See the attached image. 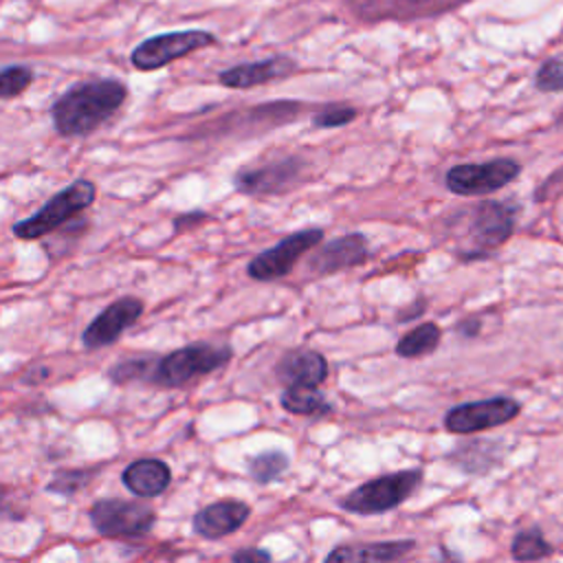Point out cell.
<instances>
[{
    "label": "cell",
    "mask_w": 563,
    "mask_h": 563,
    "mask_svg": "<svg viewBox=\"0 0 563 563\" xmlns=\"http://www.w3.org/2000/svg\"><path fill=\"white\" fill-rule=\"evenodd\" d=\"M125 97V84L112 77L73 84L51 106L53 128L66 139L88 136L117 114Z\"/></svg>",
    "instance_id": "1"
},
{
    "label": "cell",
    "mask_w": 563,
    "mask_h": 563,
    "mask_svg": "<svg viewBox=\"0 0 563 563\" xmlns=\"http://www.w3.org/2000/svg\"><path fill=\"white\" fill-rule=\"evenodd\" d=\"M97 198L95 183L86 178L73 180L68 187L57 191L48 202H44L33 216L15 222L13 235L20 240H37L53 231H57L62 224L86 211Z\"/></svg>",
    "instance_id": "2"
},
{
    "label": "cell",
    "mask_w": 563,
    "mask_h": 563,
    "mask_svg": "<svg viewBox=\"0 0 563 563\" xmlns=\"http://www.w3.org/2000/svg\"><path fill=\"white\" fill-rule=\"evenodd\" d=\"M233 352L229 345L216 343H189L178 350H172L165 356H158L150 385L156 387H183L185 383L211 374L224 367L231 361Z\"/></svg>",
    "instance_id": "3"
},
{
    "label": "cell",
    "mask_w": 563,
    "mask_h": 563,
    "mask_svg": "<svg viewBox=\"0 0 563 563\" xmlns=\"http://www.w3.org/2000/svg\"><path fill=\"white\" fill-rule=\"evenodd\" d=\"M420 484V468L394 471L356 486L339 501V506L354 515H383L387 510L398 508L405 499H409Z\"/></svg>",
    "instance_id": "4"
},
{
    "label": "cell",
    "mask_w": 563,
    "mask_h": 563,
    "mask_svg": "<svg viewBox=\"0 0 563 563\" xmlns=\"http://www.w3.org/2000/svg\"><path fill=\"white\" fill-rule=\"evenodd\" d=\"M88 517L92 528L108 539H139L145 537L156 523V512L152 506L119 497L97 499L90 506Z\"/></svg>",
    "instance_id": "5"
},
{
    "label": "cell",
    "mask_w": 563,
    "mask_h": 563,
    "mask_svg": "<svg viewBox=\"0 0 563 563\" xmlns=\"http://www.w3.org/2000/svg\"><path fill=\"white\" fill-rule=\"evenodd\" d=\"M306 172L308 163L301 156H279L238 169L233 187L246 196H275L295 189Z\"/></svg>",
    "instance_id": "6"
},
{
    "label": "cell",
    "mask_w": 563,
    "mask_h": 563,
    "mask_svg": "<svg viewBox=\"0 0 563 563\" xmlns=\"http://www.w3.org/2000/svg\"><path fill=\"white\" fill-rule=\"evenodd\" d=\"M216 44V35L202 29L169 31L143 40L130 55V62L136 70H156L180 57H187L194 51Z\"/></svg>",
    "instance_id": "7"
},
{
    "label": "cell",
    "mask_w": 563,
    "mask_h": 563,
    "mask_svg": "<svg viewBox=\"0 0 563 563\" xmlns=\"http://www.w3.org/2000/svg\"><path fill=\"white\" fill-rule=\"evenodd\" d=\"M321 240H323L321 227H308L297 233H290L284 240H279L275 246L257 253L251 260L246 273L255 282H275L279 277H286L295 268L299 257H303L314 246H319Z\"/></svg>",
    "instance_id": "8"
},
{
    "label": "cell",
    "mask_w": 563,
    "mask_h": 563,
    "mask_svg": "<svg viewBox=\"0 0 563 563\" xmlns=\"http://www.w3.org/2000/svg\"><path fill=\"white\" fill-rule=\"evenodd\" d=\"M521 167L512 158H493L486 163H460L446 172V189L457 196L493 194L519 176Z\"/></svg>",
    "instance_id": "9"
},
{
    "label": "cell",
    "mask_w": 563,
    "mask_h": 563,
    "mask_svg": "<svg viewBox=\"0 0 563 563\" xmlns=\"http://www.w3.org/2000/svg\"><path fill=\"white\" fill-rule=\"evenodd\" d=\"M521 411V405L508 396H495L484 400H471L455 405L444 416V427L451 433L468 435L484 429H493L510 422Z\"/></svg>",
    "instance_id": "10"
},
{
    "label": "cell",
    "mask_w": 563,
    "mask_h": 563,
    "mask_svg": "<svg viewBox=\"0 0 563 563\" xmlns=\"http://www.w3.org/2000/svg\"><path fill=\"white\" fill-rule=\"evenodd\" d=\"M517 209L510 202L484 200L471 209L468 238L475 246L473 257H484L488 251L501 246L515 231Z\"/></svg>",
    "instance_id": "11"
},
{
    "label": "cell",
    "mask_w": 563,
    "mask_h": 563,
    "mask_svg": "<svg viewBox=\"0 0 563 563\" xmlns=\"http://www.w3.org/2000/svg\"><path fill=\"white\" fill-rule=\"evenodd\" d=\"M143 301L139 297H119L106 306L84 330L81 343L86 350L95 352L119 341V336L132 328L143 314Z\"/></svg>",
    "instance_id": "12"
},
{
    "label": "cell",
    "mask_w": 563,
    "mask_h": 563,
    "mask_svg": "<svg viewBox=\"0 0 563 563\" xmlns=\"http://www.w3.org/2000/svg\"><path fill=\"white\" fill-rule=\"evenodd\" d=\"M369 257L367 240L363 233H345L325 244H319L308 260V268L323 277L350 266H361Z\"/></svg>",
    "instance_id": "13"
},
{
    "label": "cell",
    "mask_w": 563,
    "mask_h": 563,
    "mask_svg": "<svg viewBox=\"0 0 563 563\" xmlns=\"http://www.w3.org/2000/svg\"><path fill=\"white\" fill-rule=\"evenodd\" d=\"M251 506L242 499H220L202 506L194 519L191 528L202 539H222L233 534L249 519Z\"/></svg>",
    "instance_id": "14"
},
{
    "label": "cell",
    "mask_w": 563,
    "mask_h": 563,
    "mask_svg": "<svg viewBox=\"0 0 563 563\" xmlns=\"http://www.w3.org/2000/svg\"><path fill=\"white\" fill-rule=\"evenodd\" d=\"M295 70H297L295 59H290L286 55H275V57L231 66V68L222 70L218 75V79L227 88L244 90V88H255V86H262V84H268L275 79H284V77L292 75Z\"/></svg>",
    "instance_id": "15"
},
{
    "label": "cell",
    "mask_w": 563,
    "mask_h": 563,
    "mask_svg": "<svg viewBox=\"0 0 563 563\" xmlns=\"http://www.w3.org/2000/svg\"><path fill=\"white\" fill-rule=\"evenodd\" d=\"M275 376L288 385H312L319 387L328 378V361L321 352L310 347H295L279 356L275 363Z\"/></svg>",
    "instance_id": "16"
},
{
    "label": "cell",
    "mask_w": 563,
    "mask_h": 563,
    "mask_svg": "<svg viewBox=\"0 0 563 563\" xmlns=\"http://www.w3.org/2000/svg\"><path fill=\"white\" fill-rule=\"evenodd\" d=\"M121 482L132 495L141 499H152L167 490V486L172 484V471L158 457H141L123 468Z\"/></svg>",
    "instance_id": "17"
},
{
    "label": "cell",
    "mask_w": 563,
    "mask_h": 563,
    "mask_svg": "<svg viewBox=\"0 0 563 563\" xmlns=\"http://www.w3.org/2000/svg\"><path fill=\"white\" fill-rule=\"evenodd\" d=\"M416 548L413 539H396V541H376V543H358V545H339L328 552L325 561H398L407 556Z\"/></svg>",
    "instance_id": "18"
},
{
    "label": "cell",
    "mask_w": 563,
    "mask_h": 563,
    "mask_svg": "<svg viewBox=\"0 0 563 563\" xmlns=\"http://www.w3.org/2000/svg\"><path fill=\"white\" fill-rule=\"evenodd\" d=\"M279 405L295 416H325L332 411V405L325 400V396L319 391V387L312 385H288L282 396Z\"/></svg>",
    "instance_id": "19"
},
{
    "label": "cell",
    "mask_w": 563,
    "mask_h": 563,
    "mask_svg": "<svg viewBox=\"0 0 563 563\" xmlns=\"http://www.w3.org/2000/svg\"><path fill=\"white\" fill-rule=\"evenodd\" d=\"M440 339H442V330L438 323L433 321L420 323L400 336V341L396 343V354L402 358L427 356L440 345Z\"/></svg>",
    "instance_id": "20"
},
{
    "label": "cell",
    "mask_w": 563,
    "mask_h": 563,
    "mask_svg": "<svg viewBox=\"0 0 563 563\" xmlns=\"http://www.w3.org/2000/svg\"><path fill=\"white\" fill-rule=\"evenodd\" d=\"M290 466V460L284 451L279 449H266L255 453L253 457L246 460V468L249 475L257 482V484H271L277 482Z\"/></svg>",
    "instance_id": "21"
},
{
    "label": "cell",
    "mask_w": 563,
    "mask_h": 563,
    "mask_svg": "<svg viewBox=\"0 0 563 563\" xmlns=\"http://www.w3.org/2000/svg\"><path fill=\"white\" fill-rule=\"evenodd\" d=\"M156 363H158V356H154V354L130 356V358H123V361L114 363V365L108 369V378H110L114 385H128V383H136V380L150 383Z\"/></svg>",
    "instance_id": "22"
},
{
    "label": "cell",
    "mask_w": 563,
    "mask_h": 563,
    "mask_svg": "<svg viewBox=\"0 0 563 563\" xmlns=\"http://www.w3.org/2000/svg\"><path fill=\"white\" fill-rule=\"evenodd\" d=\"M510 554L515 561H537V559L550 556L552 545L543 539V534L537 528H532V530H523V532L515 534Z\"/></svg>",
    "instance_id": "23"
},
{
    "label": "cell",
    "mask_w": 563,
    "mask_h": 563,
    "mask_svg": "<svg viewBox=\"0 0 563 563\" xmlns=\"http://www.w3.org/2000/svg\"><path fill=\"white\" fill-rule=\"evenodd\" d=\"M95 477L92 468H68V471H57L51 482L46 484V493L62 495V497H73L79 490H84Z\"/></svg>",
    "instance_id": "24"
},
{
    "label": "cell",
    "mask_w": 563,
    "mask_h": 563,
    "mask_svg": "<svg viewBox=\"0 0 563 563\" xmlns=\"http://www.w3.org/2000/svg\"><path fill=\"white\" fill-rule=\"evenodd\" d=\"M33 81V70L22 64H11L4 66L0 73V97L11 99L24 92Z\"/></svg>",
    "instance_id": "25"
},
{
    "label": "cell",
    "mask_w": 563,
    "mask_h": 563,
    "mask_svg": "<svg viewBox=\"0 0 563 563\" xmlns=\"http://www.w3.org/2000/svg\"><path fill=\"white\" fill-rule=\"evenodd\" d=\"M354 119H356V108L345 103H328L312 114V125L321 130H330V128H343Z\"/></svg>",
    "instance_id": "26"
},
{
    "label": "cell",
    "mask_w": 563,
    "mask_h": 563,
    "mask_svg": "<svg viewBox=\"0 0 563 563\" xmlns=\"http://www.w3.org/2000/svg\"><path fill=\"white\" fill-rule=\"evenodd\" d=\"M534 84L541 92H563V59H548L537 70Z\"/></svg>",
    "instance_id": "27"
},
{
    "label": "cell",
    "mask_w": 563,
    "mask_h": 563,
    "mask_svg": "<svg viewBox=\"0 0 563 563\" xmlns=\"http://www.w3.org/2000/svg\"><path fill=\"white\" fill-rule=\"evenodd\" d=\"M207 220H209V213H205V211H185V213L174 218V231L194 229V227H198L200 222H207Z\"/></svg>",
    "instance_id": "28"
},
{
    "label": "cell",
    "mask_w": 563,
    "mask_h": 563,
    "mask_svg": "<svg viewBox=\"0 0 563 563\" xmlns=\"http://www.w3.org/2000/svg\"><path fill=\"white\" fill-rule=\"evenodd\" d=\"M271 552L262 550V548H244V550H238L231 554V561L235 563H251V561H257V563H264V561H271Z\"/></svg>",
    "instance_id": "29"
},
{
    "label": "cell",
    "mask_w": 563,
    "mask_h": 563,
    "mask_svg": "<svg viewBox=\"0 0 563 563\" xmlns=\"http://www.w3.org/2000/svg\"><path fill=\"white\" fill-rule=\"evenodd\" d=\"M424 308H427V301H424V297H418L411 306H407V308H402V310H398V321H411V319H416V317H420V312H424Z\"/></svg>",
    "instance_id": "30"
},
{
    "label": "cell",
    "mask_w": 563,
    "mask_h": 563,
    "mask_svg": "<svg viewBox=\"0 0 563 563\" xmlns=\"http://www.w3.org/2000/svg\"><path fill=\"white\" fill-rule=\"evenodd\" d=\"M455 330H457L462 336H475L477 330H479V321H477L475 317H468V319L460 321V323L455 325Z\"/></svg>",
    "instance_id": "31"
}]
</instances>
